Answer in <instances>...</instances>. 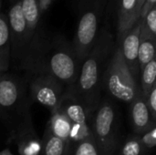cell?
<instances>
[{
  "label": "cell",
  "instance_id": "obj_1",
  "mask_svg": "<svg viewBox=\"0 0 156 155\" xmlns=\"http://www.w3.org/2000/svg\"><path fill=\"white\" fill-rule=\"evenodd\" d=\"M112 51V37L108 33H101L83 60L74 87L66 90L84 105L90 115L101 99L102 78Z\"/></svg>",
  "mask_w": 156,
  "mask_h": 155
},
{
  "label": "cell",
  "instance_id": "obj_2",
  "mask_svg": "<svg viewBox=\"0 0 156 155\" xmlns=\"http://www.w3.org/2000/svg\"><path fill=\"white\" fill-rule=\"evenodd\" d=\"M81 63L79 61L72 44L60 39L44 46L37 58L26 70L42 69L57 79L66 90H71L80 74Z\"/></svg>",
  "mask_w": 156,
  "mask_h": 155
},
{
  "label": "cell",
  "instance_id": "obj_3",
  "mask_svg": "<svg viewBox=\"0 0 156 155\" xmlns=\"http://www.w3.org/2000/svg\"><path fill=\"white\" fill-rule=\"evenodd\" d=\"M90 126L101 155H116L121 145V115L111 98L101 97L90 117Z\"/></svg>",
  "mask_w": 156,
  "mask_h": 155
},
{
  "label": "cell",
  "instance_id": "obj_4",
  "mask_svg": "<svg viewBox=\"0 0 156 155\" xmlns=\"http://www.w3.org/2000/svg\"><path fill=\"white\" fill-rule=\"evenodd\" d=\"M102 90L110 98L129 104L141 93L138 81L124 61L120 45L112 51L108 61L102 78Z\"/></svg>",
  "mask_w": 156,
  "mask_h": 155
},
{
  "label": "cell",
  "instance_id": "obj_5",
  "mask_svg": "<svg viewBox=\"0 0 156 155\" xmlns=\"http://www.w3.org/2000/svg\"><path fill=\"white\" fill-rule=\"evenodd\" d=\"M27 82L16 73L0 72V118L13 125L32 107Z\"/></svg>",
  "mask_w": 156,
  "mask_h": 155
},
{
  "label": "cell",
  "instance_id": "obj_6",
  "mask_svg": "<svg viewBox=\"0 0 156 155\" xmlns=\"http://www.w3.org/2000/svg\"><path fill=\"white\" fill-rule=\"evenodd\" d=\"M24 78L32 101L49 109L50 112L58 109L66 92V88L57 79L42 69L24 72Z\"/></svg>",
  "mask_w": 156,
  "mask_h": 155
},
{
  "label": "cell",
  "instance_id": "obj_7",
  "mask_svg": "<svg viewBox=\"0 0 156 155\" xmlns=\"http://www.w3.org/2000/svg\"><path fill=\"white\" fill-rule=\"evenodd\" d=\"M11 138L17 146L19 155H41L42 142L33 124L31 108L14 124Z\"/></svg>",
  "mask_w": 156,
  "mask_h": 155
},
{
  "label": "cell",
  "instance_id": "obj_8",
  "mask_svg": "<svg viewBox=\"0 0 156 155\" xmlns=\"http://www.w3.org/2000/svg\"><path fill=\"white\" fill-rule=\"evenodd\" d=\"M98 16L93 11L86 12L80 19L72 47L81 64L92 49L98 38Z\"/></svg>",
  "mask_w": 156,
  "mask_h": 155
},
{
  "label": "cell",
  "instance_id": "obj_9",
  "mask_svg": "<svg viewBox=\"0 0 156 155\" xmlns=\"http://www.w3.org/2000/svg\"><path fill=\"white\" fill-rule=\"evenodd\" d=\"M142 18H140L130 31L123 37L121 41V48L124 61L131 71L132 75L138 81L140 76V69L138 63V51L140 45V31Z\"/></svg>",
  "mask_w": 156,
  "mask_h": 155
},
{
  "label": "cell",
  "instance_id": "obj_10",
  "mask_svg": "<svg viewBox=\"0 0 156 155\" xmlns=\"http://www.w3.org/2000/svg\"><path fill=\"white\" fill-rule=\"evenodd\" d=\"M130 121L133 133L138 135L155 126L142 92L130 103Z\"/></svg>",
  "mask_w": 156,
  "mask_h": 155
},
{
  "label": "cell",
  "instance_id": "obj_11",
  "mask_svg": "<svg viewBox=\"0 0 156 155\" xmlns=\"http://www.w3.org/2000/svg\"><path fill=\"white\" fill-rule=\"evenodd\" d=\"M141 18L138 11L137 0H121L118 13V36L120 42Z\"/></svg>",
  "mask_w": 156,
  "mask_h": 155
},
{
  "label": "cell",
  "instance_id": "obj_12",
  "mask_svg": "<svg viewBox=\"0 0 156 155\" xmlns=\"http://www.w3.org/2000/svg\"><path fill=\"white\" fill-rule=\"evenodd\" d=\"M72 123L67 115L58 109L57 111L51 112L50 118L46 125L48 131L57 138L61 140L68 149L69 142V135L71 131Z\"/></svg>",
  "mask_w": 156,
  "mask_h": 155
},
{
  "label": "cell",
  "instance_id": "obj_13",
  "mask_svg": "<svg viewBox=\"0 0 156 155\" xmlns=\"http://www.w3.org/2000/svg\"><path fill=\"white\" fill-rule=\"evenodd\" d=\"M11 67V36L7 16L0 13V72H7Z\"/></svg>",
  "mask_w": 156,
  "mask_h": 155
},
{
  "label": "cell",
  "instance_id": "obj_14",
  "mask_svg": "<svg viewBox=\"0 0 156 155\" xmlns=\"http://www.w3.org/2000/svg\"><path fill=\"white\" fill-rule=\"evenodd\" d=\"M42 142V153L41 155H66L67 147L66 144L55 137L46 127L43 136L41 138Z\"/></svg>",
  "mask_w": 156,
  "mask_h": 155
},
{
  "label": "cell",
  "instance_id": "obj_15",
  "mask_svg": "<svg viewBox=\"0 0 156 155\" xmlns=\"http://www.w3.org/2000/svg\"><path fill=\"white\" fill-rule=\"evenodd\" d=\"M141 79V92L143 97L145 99L149 92L151 91L152 88L156 84V60L155 58L147 63L141 70L140 76Z\"/></svg>",
  "mask_w": 156,
  "mask_h": 155
},
{
  "label": "cell",
  "instance_id": "obj_16",
  "mask_svg": "<svg viewBox=\"0 0 156 155\" xmlns=\"http://www.w3.org/2000/svg\"><path fill=\"white\" fill-rule=\"evenodd\" d=\"M156 38L140 37L138 51V63L140 70L150 61L155 58Z\"/></svg>",
  "mask_w": 156,
  "mask_h": 155
},
{
  "label": "cell",
  "instance_id": "obj_17",
  "mask_svg": "<svg viewBox=\"0 0 156 155\" xmlns=\"http://www.w3.org/2000/svg\"><path fill=\"white\" fill-rule=\"evenodd\" d=\"M140 135L133 133L120 145L116 155H147Z\"/></svg>",
  "mask_w": 156,
  "mask_h": 155
},
{
  "label": "cell",
  "instance_id": "obj_18",
  "mask_svg": "<svg viewBox=\"0 0 156 155\" xmlns=\"http://www.w3.org/2000/svg\"><path fill=\"white\" fill-rule=\"evenodd\" d=\"M66 155H101L93 138H88L68 146Z\"/></svg>",
  "mask_w": 156,
  "mask_h": 155
},
{
  "label": "cell",
  "instance_id": "obj_19",
  "mask_svg": "<svg viewBox=\"0 0 156 155\" xmlns=\"http://www.w3.org/2000/svg\"><path fill=\"white\" fill-rule=\"evenodd\" d=\"M140 37H154L156 38V7L152 9L142 18Z\"/></svg>",
  "mask_w": 156,
  "mask_h": 155
},
{
  "label": "cell",
  "instance_id": "obj_20",
  "mask_svg": "<svg viewBox=\"0 0 156 155\" xmlns=\"http://www.w3.org/2000/svg\"><path fill=\"white\" fill-rule=\"evenodd\" d=\"M141 141L148 153V154L154 150V148L156 146V127L153 126L144 133L140 134Z\"/></svg>",
  "mask_w": 156,
  "mask_h": 155
},
{
  "label": "cell",
  "instance_id": "obj_21",
  "mask_svg": "<svg viewBox=\"0 0 156 155\" xmlns=\"http://www.w3.org/2000/svg\"><path fill=\"white\" fill-rule=\"evenodd\" d=\"M144 100L153 121L156 122V84L152 88L148 96Z\"/></svg>",
  "mask_w": 156,
  "mask_h": 155
},
{
  "label": "cell",
  "instance_id": "obj_22",
  "mask_svg": "<svg viewBox=\"0 0 156 155\" xmlns=\"http://www.w3.org/2000/svg\"><path fill=\"white\" fill-rule=\"evenodd\" d=\"M155 5V0H145L143 8H142V12H141V18H144L146 14L152 9V7Z\"/></svg>",
  "mask_w": 156,
  "mask_h": 155
},
{
  "label": "cell",
  "instance_id": "obj_23",
  "mask_svg": "<svg viewBox=\"0 0 156 155\" xmlns=\"http://www.w3.org/2000/svg\"><path fill=\"white\" fill-rule=\"evenodd\" d=\"M52 0H39V13H43L47 10Z\"/></svg>",
  "mask_w": 156,
  "mask_h": 155
},
{
  "label": "cell",
  "instance_id": "obj_24",
  "mask_svg": "<svg viewBox=\"0 0 156 155\" xmlns=\"http://www.w3.org/2000/svg\"><path fill=\"white\" fill-rule=\"evenodd\" d=\"M144 2H145V0H137V7H138V11H139L140 14L142 12V8H143V5H144Z\"/></svg>",
  "mask_w": 156,
  "mask_h": 155
},
{
  "label": "cell",
  "instance_id": "obj_25",
  "mask_svg": "<svg viewBox=\"0 0 156 155\" xmlns=\"http://www.w3.org/2000/svg\"><path fill=\"white\" fill-rule=\"evenodd\" d=\"M0 155H14L12 153V152L8 149V148H6V149H5V150H3V151H1L0 152Z\"/></svg>",
  "mask_w": 156,
  "mask_h": 155
},
{
  "label": "cell",
  "instance_id": "obj_26",
  "mask_svg": "<svg viewBox=\"0 0 156 155\" xmlns=\"http://www.w3.org/2000/svg\"><path fill=\"white\" fill-rule=\"evenodd\" d=\"M0 8H1V0H0Z\"/></svg>",
  "mask_w": 156,
  "mask_h": 155
}]
</instances>
